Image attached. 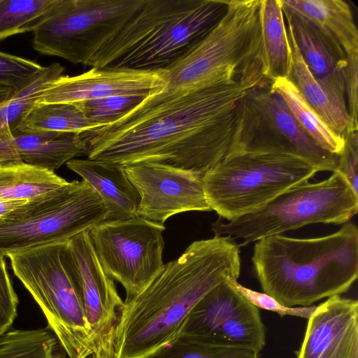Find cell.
<instances>
[{
  "label": "cell",
  "instance_id": "d590c367",
  "mask_svg": "<svg viewBox=\"0 0 358 358\" xmlns=\"http://www.w3.org/2000/svg\"><path fill=\"white\" fill-rule=\"evenodd\" d=\"M357 69L358 54H356L347 58V65L344 71L345 101L347 100L346 106L350 118V128L349 132L357 131L358 129Z\"/></svg>",
  "mask_w": 358,
  "mask_h": 358
},
{
  "label": "cell",
  "instance_id": "6da1fadb",
  "mask_svg": "<svg viewBox=\"0 0 358 358\" xmlns=\"http://www.w3.org/2000/svg\"><path fill=\"white\" fill-rule=\"evenodd\" d=\"M269 84L259 67L236 79L150 94L117 121L80 134L87 159L159 163L203 178L227 155L239 103Z\"/></svg>",
  "mask_w": 358,
  "mask_h": 358
},
{
  "label": "cell",
  "instance_id": "d6986e66",
  "mask_svg": "<svg viewBox=\"0 0 358 358\" xmlns=\"http://www.w3.org/2000/svg\"><path fill=\"white\" fill-rule=\"evenodd\" d=\"M299 52L314 78L329 92L345 101L343 57L308 21L282 8Z\"/></svg>",
  "mask_w": 358,
  "mask_h": 358
},
{
  "label": "cell",
  "instance_id": "cb8c5ba5",
  "mask_svg": "<svg viewBox=\"0 0 358 358\" xmlns=\"http://www.w3.org/2000/svg\"><path fill=\"white\" fill-rule=\"evenodd\" d=\"M260 14L263 73L271 83L288 77L292 48L280 0H262Z\"/></svg>",
  "mask_w": 358,
  "mask_h": 358
},
{
  "label": "cell",
  "instance_id": "5b68a950",
  "mask_svg": "<svg viewBox=\"0 0 358 358\" xmlns=\"http://www.w3.org/2000/svg\"><path fill=\"white\" fill-rule=\"evenodd\" d=\"M262 0H228L221 18L184 56L162 71L164 92L233 80L262 67Z\"/></svg>",
  "mask_w": 358,
  "mask_h": 358
},
{
  "label": "cell",
  "instance_id": "7a4b0ae2",
  "mask_svg": "<svg viewBox=\"0 0 358 358\" xmlns=\"http://www.w3.org/2000/svg\"><path fill=\"white\" fill-rule=\"evenodd\" d=\"M240 245L224 236L196 241L139 294L125 299L115 333V358H147L182 333L194 306L241 272Z\"/></svg>",
  "mask_w": 358,
  "mask_h": 358
},
{
  "label": "cell",
  "instance_id": "2e32d148",
  "mask_svg": "<svg viewBox=\"0 0 358 358\" xmlns=\"http://www.w3.org/2000/svg\"><path fill=\"white\" fill-rule=\"evenodd\" d=\"M165 87L162 71L90 70L75 76H62L39 95L37 103H75L114 95L159 93Z\"/></svg>",
  "mask_w": 358,
  "mask_h": 358
},
{
  "label": "cell",
  "instance_id": "d4e9b609",
  "mask_svg": "<svg viewBox=\"0 0 358 358\" xmlns=\"http://www.w3.org/2000/svg\"><path fill=\"white\" fill-rule=\"evenodd\" d=\"M102 127L90 120L77 102L37 103L21 117L14 133L83 134Z\"/></svg>",
  "mask_w": 358,
  "mask_h": 358
},
{
  "label": "cell",
  "instance_id": "4316f807",
  "mask_svg": "<svg viewBox=\"0 0 358 358\" xmlns=\"http://www.w3.org/2000/svg\"><path fill=\"white\" fill-rule=\"evenodd\" d=\"M58 338L48 327L10 329L0 336V358H66Z\"/></svg>",
  "mask_w": 358,
  "mask_h": 358
},
{
  "label": "cell",
  "instance_id": "ffe728a7",
  "mask_svg": "<svg viewBox=\"0 0 358 358\" xmlns=\"http://www.w3.org/2000/svg\"><path fill=\"white\" fill-rule=\"evenodd\" d=\"M66 166L97 192L106 210L105 221L137 217L139 194L127 176L123 165L73 159L66 162Z\"/></svg>",
  "mask_w": 358,
  "mask_h": 358
},
{
  "label": "cell",
  "instance_id": "e0dca14e",
  "mask_svg": "<svg viewBox=\"0 0 358 358\" xmlns=\"http://www.w3.org/2000/svg\"><path fill=\"white\" fill-rule=\"evenodd\" d=\"M296 358H358V302L335 295L315 306Z\"/></svg>",
  "mask_w": 358,
  "mask_h": 358
},
{
  "label": "cell",
  "instance_id": "ba28073f",
  "mask_svg": "<svg viewBox=\"0 0 358 358\" xmlns=\"http://www.w3.org/2000/svg\"><path fill=\"white\" fill-rule=\"evenodd\" d=\"M63 243V242H62ZM62 243L9 255L14 274L44 314L69 358H94L80 295L60 257Z\"/></svg>",
  "mask_w": 358,
  "mask_h": 358
},
{
  "label": "cell",
  "instance_id": "8d00e7d4",
  "mask_svg": "<svg viewBox=\"0 0 358 358\" xmlns=\"http://www.w3.org/2000/svg\"><path fill=\"white\" fill-rule=\"evenodd\" d=\"M15 88L8 86L0 85V108L7 101L13 92ZM3 135H8L3 132L1 126L0 125V136Z\"/></svg>",
  "mask_w": 358,
  "mask_h": 358
},
{
  "label": "cell",
  "instance_id": "603a6c76",
  "mask_svg": "<svg viewBox=\"0 0 358 358\" xmlns=\"http://www.w3.org/2000/svg\"><path fill=\"white\" fill-rule=\"evenodd\" d=\"M68 183L55 171L22 161L0 163V201H36L57 192Z\"/></svg>",
  "mask_w": 358,
  "mask_h": 358
},
{
  "label": "cell",
  "instance_id": "7402d4cb",
  "mask_svg": "<svg viewBox=\"0 0 358 358\" xmlns=\"http://www.w3.org/2000/svg\"><path fill=\"white\" fill-rule=\"evenodd\" d=\"M287 31L292 48V64L287 78L330 129L345 138L350 128L346 103L324 88L310 73L291 32L288 29Z\"/></svg>",
  "mask_w": 358,
  "mask_h": 358
},
{
  "label": "cell",
  "instance_id": "4fadbf2b",
  "mask_svg": "<svg viewBox=\"0 0 358 358\" xmlns=\"http://www.w3.org/2000/svg\"><path fill=\"white\" fill-rule=\"evenodd\" d=\"M60 257L83 305L94 358H115V333L124 301L98 260L89 230L62 243Z\"/></svg>",
  "mask_w": 358,
  "mask_h": 358
},
{
  "label": "cell",
  "instance_id": "484cf974",
  "mask_svg": "<svg viewBox=\"0 0 358 358\" xmlns=\"http://www.w3.org/2000/svg\"><path fill=\"white\" fill-rule=\"evenodd\" d=\"M270 88L282 97L301 127L318 145L332 154L341 155L345 138L330 129L287 78L274 80Z\"/></svg>",
  "mask_w": 358,
  "mask_h": 358
},
{
  "label": "cell",
  "instance_id": "1f68e13d",
  "mask_svg": "<svg viewBox=\"0 0 358 358\" xmlns=\"http://www.w3.org/2000/svg\"><path fill=\"white\" fill-rule=\"evenodd\" d=\"M42 67L34 61L0 51V85L19 88Z\"/></svg>",
  "mask_w": 358,
  "mask_h": 358
},
{
  "label": "cell",
  "instance_id": "ac0fdd59",
  "mask_svg": "<svg viewBox=\"0 0 358 358\" xmlns=\"http://www.w3.org/2000/svg\"><path fill=\"white\" fill-rule=\"evenodd\" d=\"M87 150L80 134L42 131L0 136V163L17 160L52 171Z\"/></svg>",
  "mask_w": 358,
  "mask_h": 358
},
{
  "label": "cell",
  "instance_id": "5bb4252c",
  "mask_svg": "<svg viewBox=\"0 0 358 358\" xmlns=\"http://www.w3.org/2000/svg\"><path fill=\"white\" fill-rule=\"evenodd\" d=\"M181 335L222 346L259 352L266 342L259 308L248 301L228 279L208 292L192 309Z\"/></svg>",
  "mask_w": 358,
  "mask_h": 358
},
{
  "label": "cell",
  "instance_id": "9a60e30c",
  "mask_svg": "<svg viewBox=\"0 0 358 358\" xmlns=\"http://www.w3.org/2000/svg\"><path fill=\"white\" fill-rule=\"evenodd\" d=\"M124 168L139 194L138 217L164 225L170 217L180 213L212 210L203 178L192 172L155 162H138Z\"/></svg>",
  "mask_w": 358,
  "mask_h": 358
},
{
  "label": "cell",
  "instance_id": "52a82bcc",
  "mask_svg": "<svg viewBox=\"0 0 358 358\" xmlns=\"http://www.w3.org/2000/svg\"><path fill=\"white\" fill-rule=\"evenodd\" d=\"M319 171L296 157L243 152L226 157L202 180L211 210L231 221L260 208Z\"/></svg>",
  "mask_w": 358,
  "mask_h": 358
},
{
  "label": "cell",
  "instance_id": "f1b7e54d",
  "mask_svg": "<svg viewBox=\"0 0 358 358\" xmlns=\"http://www.w3.org/2000/svg\"><path fill=\"white\" fill-rule=\"evenodd\" d=\"M57 0H0V41L34 30Z\"/></svg>",
  "mask_w": 358,
  "mask_h": 358
},
{
  "label": "cell",
  "instance_id": "e575fe53",
  "mask_svg": "<svg viewBox=\"0 0 358 358\" xmlns=\"http://www.w3.org/2000/svg\"><path fill=\"white\" fill-rule=\"evenodd\" d=\"M335 171L339 172L348 182L353 190L358 193V135L357 131L348 133L345 136V146L339 155Z\"/></svg>",
  "mask_w": 358,
  "mask_h": 358
},
{
  "label": "cell",
  "instance_id": "8fae6325",
  "mask_svg": "<svg viewBox=\"0 0 358 358\" xmlns=\"http://www.w3.org/2000/svg\"><path fill=\"white\" fill-rule=\"evenodd\" d=\"M145 0H57L33 31V48L84 65L122 28Z\"/></svg>",
  "mask_w": 358,
  "mask_h": 358
},
{
  "label": "cell",
  "instance_id": "44dd1931",
  "mask_svg": "<svg viewBox=\"0 0 358 358\" xmlns=\"http://www.w3.org/2000/svg\"><path fill=\"white\" fill-rule=\"evenodd\" d=\"M282 8L311 23L345 58L358 54V30L343 0H280Z\"/></svg>",
  "mask_w": 358,
  "mask_h": 358
},
{
  "label": "cell",
  "instance_id": "8992f818",
  "mask_svg": "<svg viewBox=\"0 0 358 358\" xmlns=\"http://www.w3.org/2000/svg\"><path fill=\"white\" fill-rule=\"evenodd\" d=\"M358 211V193L338 171L317 182H303L260 208L212 224L215 236L242 241L241 245L315 223L344 224Z\"/></svg>",
  "mask_w": 358,
  "mask_h": 358
},
{
  "label": "cell",
  "instance_id": "7c38bea8",
  "mask_svg": "<svg viewBox=\"0 0 358 358\" xmlns=\"http://www.w3.org/2000/svg\"><path fill=\"white\" fill-rule=\"evenodd\" d=\"M164 225L141 217L103 221L89 230L104 273L120 282L126 300L143 292L162 271Z\"/></svg>",
  "mask_w": 358,
  "mask_h": 358
},
{
  "label": "cell",
  "instance_id": "83f0119b",
  "mask_svg": "<svg viewBox=\"0 0 358 358\" xmlns=\"http://www.w3.org/2000/svg\"><path fill=\"white\" fill-rule=\"evenodd\" d=\"M59 63L43 66L29 81L15 89L0 108V125L6 134L15 132L22 115L36 102L41 93L55 80L63 76Z\"/></svg>",
  "mask_w": 358,
  "mask_h": 358
},
{
  "label": "cell",
  "instance_id": "9c48e42d",
  "mask_svg": "<svg viewBox=\"0 0 358 358\" xmlns=\"http://www.w3.org/2000/svg\"><path fill=\"white\" fill-rule=\"evenodd\" d=\"M103 203L85 180H73L57 192L0 219V257L66 242L106 218Z\"/></svg>",
  "mask_w": 358,
  "mask_h": 358
},
{
  "label": "cell",
  "instance_id": "3957f363",
  "mask_svg": "<svg viewBox=\"0 0 358 358\" xmlns=\"http://www.w3.org/2000/svg\"><path fill=\"white\" fill-rule=\"evenodd\" d=\"M264 293L287 307H308L347 292L358 276V229L347 222L316 238L276 234L256 241L252 256Z\"/></svg>",
  "mask_w": 358,
  "mask_h": 358
},
{
  "label": "cell",
  "instance_id": "836d02e7",
  "mask_svg": "<svg viewBox=\"0 0 358 358\" xmlns=\"http://www.w3.org/2000/svg\"><path fill=\"white\" fill-rule=\"evenodd\" d=\"M18 303L4 257H0V336L10 329L17 315Z\"/></svg>",
  "mask_w": 358,
  "mask_h": 358
},
{
  "label": "cell",
  "instance_id": "30bf717a",
  "mask_svg": "<svg viewBox=\"0 0 358 358\" xmlns=\"http://www.w3.org/2000/svg\"><path fill=\"white\" fill-rule=\"evenodd\" d=\"M243 152L294 156L320 171L331 172L336 170L339 158L322 148L303 130L282 97L271 90L270 85L256 88L237 106L226 157Z\"/></svg>",
  "mask_w": 358,
  "mask_h": 358
},
{
  "label": "cell",
  "instance_id": "4dcf8cb0",
  "mask_svg": "<svg viewBox=\"0 0 358 358\" xmlns=\"http://www.w3.org/2000/svg\"><path fill=\"white\" fill-rule=\"evenodd\" d=\"M147 96L136 94L114 95L77 103L90 120L105 127L126 115L139 106Z\"/></svg>",
  "mask_w": 358,
  "mask_h": 358
},
{
  "label": "cell",
  "instance_id": "277c9868",
  "mask_svg": "<svg viewBox=\"0 0 358 358\" xmlns=\"http://www.w3.org/2000/svg\"><path fill=\"white\" fill-rule=\"evenodd\" d=\"M228 0H145L86 66L159 71L196 45L221 18Z\"/></svg>",
  "mask_w": 358,
  "mask_h": 358
},
{
  "label": "cell",
  "instance_id": "f546056e",
  "mask_svg": "<svg viewBox=\"0 0 358 358\" xmlns=\"http://www.w3.org/2000/svg\"><path fill=\"white\" fill-rule=\"evenodd\" d=\"M253 349L201 342L185 335L147 358H258Z\"/></svg>",
  "mask_w": 358,
  "mask_h": 358
},
{
  "label": "cell",
  "instance_id": "d6a6232c",
  "mask_svg": "<svg viewBox=\"0 0 358 358\" xmlns=\"http://www.w3.org/2000/svg\"><path fill=\"white\" fill-rule=\"evenodd\" d=\"M228 280L254 306L276 313L281 317L291 315L308 319L315 310V306L308 307L285 306L264 292H257L242 285L236 279L229 278Z\"/></svg>",
  "mask_w": 358,
  "mask_h": 358
}]
</instances>
